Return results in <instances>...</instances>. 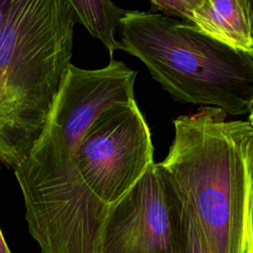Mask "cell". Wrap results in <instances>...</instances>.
I'll return each instance as SVG.
<instances>
[{
    "mask_svg": "<svg viewBox=\"0 0 253 253\" xmlns=\"http://www.w3.org/2000/svg\"><path fill=\"white\" fill-rule=\"evenodd\" d=\"M135 77L114 57L94 70L71 64L40 137L15 168L29 230L42 253H100L109 208L83 182L76 151L101 112L134 100Z\"/></svg>",
    "mask_w": 253,
    "mask_h": 253,
    "instance_id": "6da1fadb",
    "label": "cell"
},
{
    "mask_svg": "<svg viewBox=\"0 0 253 253\" xmlns=\"http://www.w3.org/2000/svg\"><path fill=\"white\" fill-rule=\"evenodd\" d=\"M173 124L169 152L156 164L182 214L199 227L210 253H250L253 126L212 107Z\"/></svg>",
    "mask_w": 253,
    "mask_h": 253,
    "instance_id": "7a4b0ae2",
    "label": "cell"
},
{
    "mask_svg": "<svg viewBox=\"0 0 253 253\" xmlns=\"http://www.w3.org/2000/svg\"><path fill=\"white\" fill-rule=\"evenodd\" d=\"M69 0H11L0 29V163L16 168L40 137L71 65Z\"/></svg>",
    "mask_w": 253,
    "mask_h": 253,
    "instance_id": "3957f363",
    "label": "cell"
},
{
    "mask_svg": "<svg viewBox=\"0 0 253 253\" xmlns=\"http://www.w3.org/2000/svg\"><path fill=\"white\" fill-rule=\"evenodd\" d=\"M123 49L181 102L243 116L253 102V58L159 13L126 11L120 22Z\"/></svg>",
    "mask_w": 253,
    "mask_h": 253,
    "instance_id": "277c9868",
    "label": "cell"
},
{
    "mask_svg": "<svg viewBox=\"0 0 253 253\" xmlns=\"http://www.w3.org/2000/svg\"><path fill=\"white\" fill-rule=\"evenodd\" d=\"M148 126L134 100L101 112L76 151L80 176L105 206L117 203L154 163Z\"/></svg>",
    "mask_w": 253,
    "mask_h": 253,
    "instance_id": "5b68a950",
    "label": "cell"
},
{
    "mask_svg": "<svg viewBox=\"0 0 253 253\" xmlns=\"http://www.w3.org/2000/svg\"><path fill=\"white\" fill-rule=\"evenodd\" d=\"M183 234L181 206L154 162L109 208L100 253H181Z\"/></svg>",
    "mask_w": 253,
    "mask_h": 253,
    "instance_id": "8992f818",
    "label": "cell"
},
{
    "mask_svg": "<svg viewBox=\"0 0 253 253\" xmlns=\"http://www.w3.org/2000/svg\"><path fill=\"white\" fill-rule=\"evenodd\" d=\"M190 24L210 38L252 56L249 0H199Z\"/></svg>",
    "mask_w": 253,
    "mask_h": 253,
    "instance_id": "52a82bcc",
    "label": "cell"
},
{
    "mask_svg": "<svg viewBox=\"0 0 253 253\" xmlns=\"http://www.w3.org/2000/svg\"><path fill=\"white\" fill-rule=\"evenodd\" d=\"M75 21L81 23L93 36L108 48L110 58L114 51L123 49L115 35L120 30V22L126 10L109 0H69ZM124 50V49H123Z\"/></svg>",
    "mask_w": 253,
    "mask_h": 253,
    "instance_id": "ba28073f",
    "label": "cell"
},
{
    "mask_svg": "<svg viewBox=\"0 0 253 253\" xmlns=\"http://www.w3.org/2000/svg\"><path fill=\"white\" fill-rule=\"evenodd\" d=\"M199 0H151V12L176 19L190 24L192 11Z\"/></svg>",
    "mask_w": 253,
    "mask_h": 253,
    "instance_id": "9c48e42d",
    "label": "cell"
},
{
    "mask_svg": "<svg viewBox=\"0 0 253 253\" xmlns=\"http://www.w3.org/2000/svg\"><path fill=\"white\" fill-rule=\"evenodd\" d=\"M183 244L181 253H210L203 234L194 221L183 215Z\"/></svg>",
    "mask_w": 253,
    "mask_h": 253,
    "instance_id": "30bf717a",
    "label": "cell"
},
{
    "mask_svg": "<svg viewBox=\"0 0 253 253\" xmlns=\"http://www.w3.org/2000/svg\"><path fill=\"white\" fill-rule=\"evenodd\" d=\"M11 0H0V29L4 23Z\"/></svg>",
    "mask_w": 253,
    "mask_h": 253,
    "instance_id": "8fae6325",
    "label": "cell"
},
{
    "mask_svg": "<svg viewBox=\"0 0 253 253\" xmlns=\"http://www.w3.org/2000/svg\"><path fill=\"white\" fill-rule=\"evenodd\" d=\"M250 253H253V197H252L251 214H250Z\"/></svg>",
    "mask_w": 253,
    "mask_h": 253,
    "instance_id": "7c38bea8",
    "label": "cell"
},
{
    "mask_svg": "<svg viewBox=\"0 0 253 253\" xmlns=\"http://www.w3.org/2000/svg\"><path fill=\"white\" fill-rule=\"evenodd\" d=\"M0 253H11L4 238H3V235H2V232H1V229H0Z\"/></svg>",
    "mask_w": 253,
    "mask_h": 253,
    "instance_id": "4fadbf2b",
    "label": "cell"
},
{
    "mask_svg": "<svg viewBox=\"0 0 253 253\" xmlns=\"http://www.w3.org/2000/svg\"><path fill=\"white\" fill-rule=\"evenodd\" d=\"M250 5V21H251V39H252V58H253V0H249Z\"/></svg>",
    "mask_w": 253,
    "mask_h": 253,
    "instance_id": "5bb4252c",
    "label": "cell"
},
{
    "mask_svg": "<svg viewBox=\"0 0 253 253\" xmlns=\"http://www.w3.org/2000/svg\"><path fill=\"white\" fill-rule=\"evenodd\" d=\"M248 122L253 126V102H252V105H251V108H250V112L248 114Z\"/></svg>",
    "mask_w": 253,
    "mask_h": 253,
    "instance_id": "9a60e30c",
    "label": "cell"
}]
</instances>
